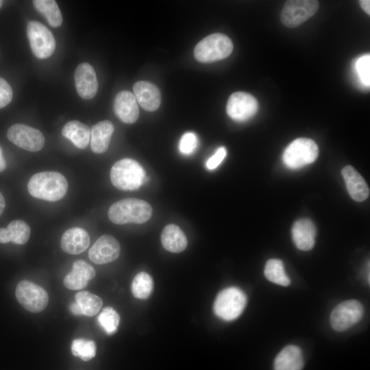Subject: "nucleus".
Segmentation results:
<instances>
[{
  "label": "nucleus",
  "instance_id": "6e6552de",
  "mask_svg": "<svg viewBox=\"0 0 370 370\" xmlns=\"http://www.w3.org/2000/svg\"><path fill=\"white\" fill-rule=\"evenodd\" d=\"M319 9L314 0H289L284 3L280 14L281 22L288 27H295L312 17Z\"/></svg>",
  "mask_w": 370,
  "mask_h": 370
},
{
  "label": "nucleus",
  "instance_id": "c756f323",
  "mask_svg": "<svg viewBox=\"0 0 370 370\" xmlns=\"http://www.w3.org/2000/svg\"><path fill=\"white\" fill-rule=\"evenodd\" d=\"M97 321L106 334H112L119 327L120 317L113 308L106 307L99 314Z\"/></svg>",
  "mask_w": 370,
  "mask_h": 370
},
{
  "label": "nucleus",
  "instance_id": "b1692460",
  "mask_svg": "<svg viewBox=\"0 0 370 370\" xmlns=\"http://www.w3.org/2000/svg\"><path fill=\"white\" fill-rule=\"evenodd\" d=\"M62 134L69 139L77 148L85 149L90 141V130L86 124L74 120L64 125Z\"/></svg>",
  "mask_w": 370,
  "mask_h": 370
},
{
  "label": "nucleus",
  "instance_id": "a878e982",
  "mask_svg": "<svg viewBox=\"0 0 370 370\" xmlns=\"http://www.w3.org/2000/svg\"><path fill=\"white\" fill-rule=\"evenodd\" d=\"M75 301L79 306L82 314L87 317L95 316L101 310L103 301L96 295L88 291H80L75 296Z\"/></svg>",
  "mask_w": 370,
  "mask_h": 370
},
{
  "label": "nucleus",
  "instance_id": "dca6fc26",
  "mask_svg": "<svg viewBox=\"0 0 370 370\" xmlns=\"http://www.w3.org/2000/svg\"><path fill=\"white\" fill-rule=\"evenodd\" d=\"M137 103L145 110H156L161 103V94L158 87L147 81H138L133 86Z\"/></svg>",
  "mask_w": 370,
  "mask_h": 370
},
{
  "label": "nucleus",
  "instance_id": "0eeeda50",
  "mask_svg": "<svg viewBox=\"0 0 370 370\" xmlns=\"http://www.w3.org/2000/svg\"><path fill=\"white\" fill-rule=\"evenodd\" d=\"M27 35L34 55L39 59L50 57L56 49V40L51 31L36 21H30L27 26Z\"/></svg>",
  "mask_w": 370,
  "mask_h": 370
},
{
  "label": "nucleus",
  "instance_id": "58836bf2",
  "mask_svg": "<svg viewBox=\"0 0 370 370\" xmlns=\"http://www.w3.org/2000/svg\"><path fill=\"white\" fill-rule=\"evenodd\" d=\"M6 168V162L2 153L1 148L0 147V172H2Z\"/></svg>",
  "mask_w": 370,
  "mask_h": 370
},
{
  "label": "nucleus",
  "instance_id": "f03ea898",
  "mask_svg": "<svg viewBox=\"0 0 370 370\" xmlns=\"http://www.w3.org/2000/svg\"><path fill=\"white\" fill-rule=\"evenodd\" d=\"M152 214L151 205L142 199L126 198L114 203L109 208L110 220L118 225L141 224L149 220Z\"/></svg>",
  "mask_w": 370,
  "mask_h": 370
},
{
  "label": "nucleus",
  "instance_id": "2f4dec72",
  "mask_svg": "<svg viewBox=\"0 0 370 370\" xmlns=\"http://www.w3.org/2000/svg\"><path fill=\"white\" fill-rule=\"evenodd\" d=\"M356 70L358 76L362 84L366 87L370 86V56L364 55L356 62Z\"/></svg>",
  "mask_w": 370,
  "mask_h": 370
},
{
  "label": "nucleus",
  "instance_id": "f704fd0d",
  "mask_svg": "<svg viewBox=\"0 0 370 370\" xmlns=\"http://www.w3.org/2000/svg\"><path fill=\"white\" fill-rule=\"evenodd\" d=\"M226 149L224 147H219L214 155H212L206 163V167L212 170L216 169L224 160L226 156Z\"/></svg>",
  "mask_w": 370,
  "mask_h": 370
},
{
  "label": "nucleus",
  "instance_id": "7c9ffc66",
  "mask_svg": "<svg viewBox=\"0 0 370 370\" xmlns=\"http://www.w3.org/2000/svg\"><path fill=\"white\" fill-rule=\"evenodd\" d=\"M71 352L75 356L88 361L95 357L96 345L93 341L83 338L75 339L71 343Z\"/></svg>",
  "mask_w": 370,
  "mask_h": 370
},
{
  "label": "nucleus",
  "instance_id": "c85d7f7f",
  "mask_svg": "<svg viewBox=\"0 0 370 370\" xmlns=\"http://www.w3.org/2000/svg\"><path fill=\"white\" fill-rule=\"evenodd\" d=\"M10 242L18 245L25 244L30 236V227L22 220L11 221L7 227Z\"/></svg>",
  "mask_w": 370,
  "mask_h": 370
},
{
  "label": "nucleus",
  "instance_id": "ea45409f",
  "mask_svg": "<svg viewBox=\"0 0 370 370\" xmlns=\"http://www.w3.org/2000/svg\"><path fill=\"white\" fill-rule=\"evenodd\" d=\"M4 208H5V199L3 195L0 192V216L3 213Z\"/></svg>",
  "mask_w": 370,
  "mask_h": 370
},
{
  "label": "nucleus",
  "instance_id": "7ed1b4c3",
  "mask_svg": "<svg viewBox=\"0 0 370 370\" xmlns=\"http://www.w3.org/2000/svg\"><path fill=\"white\" fill-rule=\"evenodd\" d=\"M145 171L136 160L124 158L114 163L110 171L112 184L122 190H134L146 182Z\"/></svg>",
  "mask_w": 370,
  "mask_h": 370
},
{
  "label": "nucleus",
  "instance_id": "72a5a7b5",
  "mask_svg": "<svg viewBox=\"0 0 370 370\" xmlns=\"http://www.w3.org/2000/svg\"><path fill=\"white\" fill-rule=\"evenodd\" d=\"M12 90L10 84L0 77V108L8 105L12 99Z\"/></svg>",
  "mask_w": 370,
  "mask_h": 370
},
{
  "label": "nucleus",
  "instance_id": "f257e3e1",
  "mask_svg": "<svg viewBox=\"0 0 370 370\" xmlns=\"http://www.w3.org/2000/svg\"><path fill=\"white\" fill-rule=\"evenodd\" d=\"M27 189L29 194L36 198L56 201L66 195L68 182L65 177L58 172H40L29 179Z\"/></svg>",
  "mask_w": 370,
  "mask_h": 370
},
{
  "label": "nucleus",
  "instance_id": "c9c22d12",
  "mask_svg": "<svg viewBox=\"0 0 370 370\" xmlns=\"http://www.w3.org/2000/svg\"><path fill=\"white\" fill-rule=\"evenodd\" d=\"M10 242L7 228H0V243H6Z\"/></svg>",
  "mask_w": 370,
  "mask_h": 370
},
{
  "label": "nucleus",
  "instance_id": "20e7f679",
  "mask_svg": "<svg viewBox=\"0 0 370 370\" xmlns=\"http://www.w3.org/2000/svg\"><path fill=\"white\" fill-rule=\"evenodd\" d=\"M233 50L231 39L225 34L216 33L200 40L194 49V56L201 62L219 60L230 56Z\"/></svg>",
  "mask_w": 370,
  "mask_h": 370
},
{
  "label": "nucleus",
  "instance_id": "cd10ccee",
  "mask_svg": "<svg viewBox=\"0 0 370 370\" xmlns=\"http://www.w3.org/2000/svg\"><path fill=\"white\" fill-rule=\"evenodd\" d=\"M131 289L136 298L147 299L153 291V281L147 273L140 272L133 279Z\"/></svg>",
  "mask_w": 370,
  "mask_h": 370
},
{
  "label": "nucleus",
  "instance_id": "412c9836",
  "mask_svg": "<svg viewBox=\"0 0 370 370\" xmlns=\"http://www.w3.org/2000/svg\"><path fill=\"white\" fill-rule=\"evenodd\" d=\"M114 127L108 120L101 121L94 125L90 130V147L93 152L102 153L109 147Z\"/></svg>",
  "mask_w": 370,
  "mask_h": 370
},
{
  "label": "nucleus",
  "instance_id": "aec40b11",
  "mask_svg": "<svg viewBox=\"0 0 370 370\" xmlns=\"http://www.w3.org/2000/svg\"><path fill=\"white\" fill-rule=\"evenodd\" d=\"M90 245L88 232L81 227L67 230L62 235L60 245L64 251L76 255L84 251Z\"/></svg>",
  "mask_w": 370,
  "mask_h": 370
},
{
  "label": "nucleus",
  "instance_id": "a19ab883",
  "mask_svg": "<svg viewBox=\"0 0 370 370\" xmlns=\"http://www.w3.org/2000/svg\"><path fill=\"white\" fill-rule=\"evenodd\" d=\"M3 3V1H0V8L2 6Z\"/></svg>",
  "mask_w": 370,
  "mask_h": 370
},
{
  "label": "nucleus",
  "instance_id": "473e14b6",
  "mask_svg": "<svg viewBox=\"0 0 370 370\" xmlns=\"http://www.w3.org/2000/svg\"><path fill=\"white\" fill-rule=\"evenodd\" d=\"M197 146V137L193 132H186L182 135L179 143V150L184 155L193 153Z\"/></svg>",
  "mask_w": 370,
  "mask_h": 370
},
{
  "label": "nucleus",
  "instance_id": "f8f14e48",
  "mask_svg": "<svg viewBox=\"0 0 370 370\" xmlns=\"http://www.w3.org/2000/svg\"><path fill=\"white\" fill-rule=\"evenodd\" d=\"M258 109V103L251 95L245 92H236L228 99L226 112L236 121H245L254 116Z\"/></svg>",
  "mask_w": 370,
  "mask_h": 370
},
{
  "label": "nucleus",
  "instance_id": "9d476101",
  "mask_svg": "<svg viewBox=\"0 0 370 370\" xmlns=\"http://www.w3.org/2000/svg\"><path fill=\"white\" fill-rule=\"evenodd\" d=\"M364 309L357 300H347L337 305L332 311L330 321L337 332L345 331L360 321Z\"/></svg>",
  "mask_w": 370,
  "mask_h": 370
},
{
  "label": "nucleus",
  "instance_id": "f3484780",
  "mask_svg": "<svg viewBox=\"0 0 370 370\" xmlns=\"http://www.w3.org/2000/svg\"><path fill=\"white\" fill-rule=\"evenodd\" d=\"M95 275L93 267L82 260L73 263L71 271L64 277L63 283L70 290H80L86 286L88 282Z\"/></svg>",
  "mask_w": 370,
  "mask_h": 370
},
{
  "label": "nucleus",
  "instance_id": "5701e85b",
  "mask_svg": "<svg viewBox=\"0 0 370 370\" xmlns=\"http://www.w3.org/2000/svg\"><path fill=\"white\" fill-rule=\"evenodd\" d=\"M161 242L163 247L172 253L183 251L188 244L185 234L175 224L164 227L161 234Z\"/></svg>",
  "mask_w": 370,
  "mask_h": 370
},
{
  "label": "nucleus",
  "instance_id": "39448f33",
  "mask_svg": "<svg viewBox=\"0 0 370 370\" xmlns=\"http://www.w3.org/2000/svg\"><path fill=\"white\" fill-rule=\"evenodd\" d=\"M247 304V297L240 288L234 286L223 289L217 295L213 305L215 314L225 321L238 318Z\"/></svg>",
  "mask_w": 370,
  "mask_h": 370
},
{
  "label": "nucleus",
  "instance_id": "2eb2a0df",
  "mask_svg": "<svg viewBox=\"0 0 370 370\" xmlns=\"http://www.w3.org/2000/svg\"><path fill=\"white\" fill-rule=\"evenodd\" d=\"M114 111L123 123L132 124L139 116V108L134 95L126 90L119 92L114 101Z\"/></svg>",
  "mask_w": 370,
  "mask_h": 370
},
{
  "label": "nucleus",
  "instance_id": "4c0bfd02",
  "mask_svg": "<svg viewBox=\"0 0 370 370\" xmlns=\"http://www.w3.org/2000/svg\"><path fill=\"white\" fill-rule=\"evenodd\" d=\"M359 3L362 9L368 14H370V1L369 0H360Z\"/></svg>",
  "mask_w": 370,
  "mask_h": 370
},
{
  "label": "nucleus",
  "instance_id": "4be33fe9",
  "mask_svg": "<svg viewBox=\"0 0 370 370\" xmlns=\"http://www.w3.org/2000/svg\"><path fill=\"white\" fill-rule=\"evenodd\" d=\"M303 367L301 350L295 345L285 347L274 360V370H301Z\"/></svg>",
  "mask_w": 370,
  "mask_h": 370
},
{
  "label": "nucleus",
  "instance_id": "bb28decb",
  "mask_svg": "<svg viewBox=\"0 0 370 370\" xmlns=\"http://www.w3.org/2000/svg\"><path fill=\"white\" fill-rule=\"evenodd\" d=\"M264 273L268 280L278 285L286 286L291 282L286 274L283 262L280 260H269L266 263Z\"/></svg>",
  "mask_w": 370,
  "mask_h": 370
},
{
  "label": "nucleus",
  "instance_id": "393cba45",
  "mask_svg": "<svg viewBox=\"0 0 370 370\" xmlns=\"http://www.w3.org/2000/svg\"><path fill=\"white\" fill-rule=\"evenodd\" d=\"M33 4L51 27H58L62 25V16L56 1L34 0Z\"/></svg>",
  "mask_w": 370,
  "mask_h": 370
},
{
  "label": "nucleus",
  "instance_id": "423d86ee",
  "mask_svg": "<svg viewBox=\"0 0 370 370\" xmlns=\"http://www.w3.org/2000/svg\"><path fill=\"white\" fill-rule=\"evenodd\" d=\"M319 148L310 138H299L294 140L285 149L282 160L289 169H297L313 162L317 158Z\"/></svg>",
  "mask_w": 370,
  "mask_h": 370
},
{
  "label": "nucleus",
  "instance_id": "4468645a",
  "mask_svg": "<svg viewBox=\"0 0 370 370\" xmlns=\"http://www.w3.org/2000/svg\"><path fill=\"white\" fill-rule=\"evenodd\" d=\"M75 88L79 97L84 99L93 98L98 89V82L93 67L87 62L79 64L74 75Z\"/></svg>",
  "mask_w": 370,
  "mask_h": 370
},
{
  "label": "nucleus",
  "instance_id": "a211bd4d",
  "mask_svg": "<svg viewBox=\"0 0 370 370\" xmlns=\"http://www.w3.org/2000/svg\"><path fill=\"white\" fill-rule=\"evenodd\" d=\"M292 238L295 246L300 250H310L314 245L316 227L308 219L297 221L292 227Z\"/></svg>",
  "mask_w": 370,
  "mask_h": 370
},
{
  "label": "nucleus",
  "instance_id": "6ab92c4d",
  "mask_svg": "<svg viewBox=\"0 0 370 370\" xmlns=\"http://www.w3.org/2000/svg\"><path fill=\"white\" fill-rule=\"evenodd\" d=\"M341 174L346 184L349 195L357 201L367 199L369 195V188L362 175L352 166H345Z\"/></svg>",
  "mask_w": 370,
  "mask_h": 370
},
{
  "label": "nucleus",
  "instance_id": "1a4fd4ad",
  "mask_svg": "<svg viewBox=\"0 0 370 370\" xmlns=\"http://www.w3.org/2000/svg\"><path fill=\"white\" fill-rule=\"evenodd\" d=\"M15 294L20 304L29 312H40L48 304L49 295L47 291L28 280H23L17 284Z\"/></svg>",
  "mask_w": 370,
  "mask_h": 370
},
{
  "label": "nucleus",
  "instance_id": "ddd939ff",
  "mask_svg": "<svg viewBox=\"0 0 370 370\" xmlns=\"http://www.w3.org/2000/svg\"><path fill=\"white\" fill-rule=\"evenodd\" d=\"M121 247L117 240L111 235L100 236L88 251L90 260L97 264L109 263L119 256Z\"/></svg>",
  "mask_w": 370,
  "mask_h": 370
},
{
  "label": "nucleus",
  "instance_id": "9b49d317",
  "mask_svg": "<svg viewBox=\"0 0 370 370\" xmlns=\"http://www.w3.org/2000/svg\"><path fill=\"white\" fill-rule=\"evenodd\" d=\"M7 136L12 143L29 151H38L45 145V137L38 130L22 123L12 125Z\"/></svg>",
  "mask_w": 370,
  "mask_h": 370
},
{
  "label": "nucleus",
  "instance_id": "e433bc0d",
  "mask_svg": "<svg viewBox=\"0 0 370 370\" xmlns=\"http://www.w3.org/2000/svg\"><path fill=\"white\" fill-rule=\"evenodd\" d=\"M69 309H70L71 312L75 315H82V310H81L79 306H78V304L75 301H73V302L71 303V304L69 306Z\"/></svg>",
  "mask_w": 370,
  "mask_h": 370
}]
</instances>
